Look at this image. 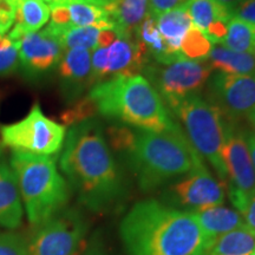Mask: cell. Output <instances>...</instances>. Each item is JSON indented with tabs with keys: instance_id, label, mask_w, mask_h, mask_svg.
I'll return each mask as SVG.
<instances>
[{
	"instance_id": "1",
	"label": "cell",
	"mask_w": 255,
	"mask_h": 255,
	"mask_svg": "<svg viewBox=\"0 0 255 255\" xmlns=\"http://www.w3.org/2000/svg\"><path fill=\"white\" fill-rule=\"evenodd\" d=\"M59 165L78 199L94 212L113 206L123 194V181L95 119L71 126L64 141Z\"/></svg>"
},
{
	"instance_id": "2",
	"label": "cell",
	"mask_w": 255,
	"mask_h": 255,
	"mask_svg": "<svg viewBox=\"0 0 255 255\" xmlns=\"http://www.w3.org/2000/svg\"><path fill=\"white\" fill-rule=\"evenodd\" d=\"M120 231L127 255H208L213 246L190 212L156 200L136 203Z\"/></svg>"
},
{
	"instance_id": "3",
	"label": "cell",
	"mask_w": 255,
	"mask_h": 255,
	"mask_svg": "<svg viewBox=\"0 0 255 255\" xmlns=\"http://www.w3.org/2000/svg\"><path fill=\"white\" fill-rule=\"evenodd\" d=\"M88 96L102 116L137 130L163 132L175 126L162 97L141 75L107 79L94 85Z\"/></svg>"
},
{
	"instance_id": "4",
	"label": "cell",
	"mask_w": 255,
	"mask_h": 255,
	"mask_svg": "<svg viewBox=\"0 0 255 255\" xmlns=\"http://www.w3.org/2000/svg\"><path fill=\"white\" fill-rule=\"evenodd\" d=\"M128 156L143 190L161 186L205 164L177 123L163 132L137 130L135 144Z\"/></svg>"
},
{
	"instance_id": "5",
	"label": "cell",
	"mask_w": 255,
	"mask_h": 255,
	"mask_svg": "<svg viewBox=\"0 0 255 255\" xmlns=\"http://www.w3.org/2000/svg\"><path fill=\"white\" fill-rule=\"evenodd\" d=\"M9 165L32 226L38 227L62 212L70 199V188L55 158L13 150Z\"/></svg>"
},
{
	"instance_id": "6",
	"label": "cell",
	"mask_w": 255,
	"mask_h": 255,
	"mask_svg": "<svg viewBox=\"0 0 255 255\" xmlns=\"http://www.w3.org/2000/svg\"><path fill=\"white\" fill-rule=\"evenodd\" d=\"M170 109L182 123V131L201 157L214 168L225 186L227 174L222 159L228 122L218 108L201 95H194L177 102Z\"/></svg>"
},
{
	"instance_id": "7",
	"label": "cell",
	"mask_w": 255,
	"mask_h": 255,
	"mask_svg": "<svg viewBox=\"0 0 255 255\" xmlns=\"http://www.w3.org/2000/svg\"><path fill=\"white\" fill-rule=\"evenodd\" d=\"M65 136V127L46 117L38 103L19 122L0 127L2 144L13 150L37 155L58 154Z\"/></svg>"
},
{
	"instance_id": "8",
	"label": "cell",
	"mask_w": 255,
	"mask_h": 255,
	"mask_svg": "<svg viewBox=\"0 0 255 255\" xmlns=\"http://www.w3.org/2000/svg\"><path fill=\"white\" fill-rule=\"evenodd\" d=\"M143 72L169 108L184 98L200 95L213 73L206 60L189 59L170 64L150 62Z\"/></svg>"
},
{
	"instance_id": "9",
	"label": "cell",
	"mask_w": 255,
	"mask_h": 255,
	"mask_svg": "<svg viewBox=\"0 0 255 255\" xmlns=\"http://www.w3.org/2000/svg\"><path fill=\"white\" fill-rule=\"evenodd\" d=\"M87 231V223L77 212L62 210L38 226L27 241V255H79Z\"/></svg>"
},
{
	"instance_id": "10",
	"label": "cell",
	"mask_w": 255,
	"mask_h": 255,
	"mask_svg": "<svg viewBox=\"0 0 255 255\" xmlns=\"http://www.w3.org/2000/svg\"><path fill=\"white\" fill-rule=\"evenodd\" d=\"M222 159L227 174L226 184L228 186L229 199L241 214L251 197L255 195V170L246 135L238 130L234 123L228 122Z\"/></svg>"
},
{
	"instance_id": "11",
	"label": "cell",
	"mask_w": 255,
	"mask_h": 255,
	"mask_svg": "<svg viewBox=\"0 0 255 255\" xmlns=\"http://www.w3.org/2000/svg\"><path fill=\"white\" fill-rule=\"evenodd\" d=\"M206 87V100L218 108L229 123L235 124L255 109V75L215 72Z\"/></svg>"
},
{
	"instance_id": "12",
	"label": "cell",
	"mask_w": 255,
	"mask_h": 255,
	"mask_svg": "<svg viewBox=\"0 0 255 255\" xmlns=\"http://www.w3.org/2000/svg\"><path fill=\"white\" fill-rule=\"evenodd\" d=\"M170 191L176 202L193 210L221 206L225 202V186L210 175L205 164L190 171Z\"/></svg>"
},
{
	"instance_id": "13",
	"label": "cell",
	"mask_w": 255,
	"mask_h": 255,
	"mask_svg": "<svg viewBox=\"0 0 255 255\" xmlns=\"http://www.w3.org/2000/svg\"><path fill=\"white\" fill-rule=\"evenodd\" d=\"M19 41V63L30 77H39L58 65L64 55L59 41L45 27L43 31L28 33Z\"/></svg>"
},
{
	"instance_id": "14",
	"label": "cell",
	"mask_w": 255,
	"mask_h": 255,
	"mask_svg": "<svg viewBox=\"0 0 255 255\" xmlns=\"http://www.w3.org/2000/svg\"><path fill=\"white\" fill-rule=\"evenodd\" d=\"M60 89L69 102H77L83 92L94 87L91 71V52L84 49L64 51L57 65Z\"/></svg>"
},
{
	"instance_id": "15",
	"label": "cell",
	"mask_w": 255,
	"mask_h": 255,
	"mask_svg": "<svg viewBox=\"0 0 255 255\" xmlns=\"http://www.w3.org/2000/svg\"><path fill=\"white\" fill-rule=\"evenodd\" d=\"M149 63L150 56L141 41L136 37L121 34L107 47V79L137 76L144 71Z\"/></svg>"
},
{
	"instance_id": "16",
	"label": "cell",
	"mask_w": 255,
	"mask_h": 255,
	"mask_svg": "<svg viewBox=\"0 0 255 255\" xmlns=\"http://www.w3.org/2000/svg\"><path fill=\"white\" fill-rule=\"evenodd\" d=\"M23 202L11 165L0 154V228L13 231L20 227Z\"/></svg>"
},
{
	"instance_id": "17",
	"label": "cell",
	"mask_w": 255,
	"mask_h": 255,
	"mask_svg": "<svg viewBox=\"0 0 255 255\" xmlns=\"http://www.w3.org/2000/svg\"><path fill=\"white\" fill-rule=\"evenodd\" d=\"M190 213L199 222L200 227L202 228L212 244H214L216 239L226 233L246 225L244 218L238 210L226 208L223 206L191 210Z\"/></svg>"
},
{
	"instance_id": "18",
	"label": "cell",
	"mask_w": 255,
	"mask_h": 255,
	"mask_svg": "<svg viewBox=\"0 0 255 255\" xmlns=\"http://www.w3.org/2000/svg\"><path fill=\"white\" fill-rule=\"evenodd\" d=\"M15 18L8 37L12 41L20 40L28 33H34L46 25L51 9L43 0H13Z\"/></svg>"
},
{
	"instance_id": "19",
	"label": "cell",
	"mask_w": 255,
	"mask_h": 255,
	"mask_svg": "<svg viewBox=\"0 0 255 255\" xmlns=\"http://www.w3.org/2000/svg\"><path fill=\"white\" fill-rule=\"evenodd\" d=\"M107 11L121 34L136 37L139 25L149 13V0H111Z\"/></svg>"
},
{
	"instance_id": "20",
	"label": "cell",
	"mask_w": 255,
	"mask_h": 255,
	"mask_svg": "<svg viewBox=\"0 0 255 255\" xmlns=\"http://www.w3.org/2000/svg\"><path fill=\"white\" fill-rule=\"evenodd\" d=\"M156 23L170 52L178 59H184L180 52L181 43L187 32L194 26L186 6H180L158 15L156 17Z\"/></svg>"
},
{
	"instance_id": "21",
	"label": "cell",
	"mask_w": 255,
	"mask_h": 255,
	"mask_svg": "<svg viewBox=\"0 0 255 255\" xmlns=\"http://www.w3.org/2000/svg\"><path fill=\"white\" fill-rule=\"evenodd\" d=\"M205 60L212 71L226 75H255V53L235 52L216 44Z\"/></svg>"
},
{
	"instance_id": "22",
	"label": "cell",
	"mask_w": 255,
	"mask_h": 255,
	"mask_svg": "<svg viewBox=\"0 0 255 255\" xmlns=\"http://www.w3.org/2000/svg\"><path fill=\"white\" fill-rule=\"evenodd\" d=\"M136 38L145 46L150 58L157 64H170L178 60L168 49L167 44L159 33L156 17L149 12L136 32Z\"/></svg>"
},
{
	"instance_id": "23",
	"label": "cell",
	"mask_w": 255,
	"mask_h": 255,
	"mask_svg": "<svg viewBox=\"0 0 255 255\" xmlns=\"http://www.w3.org/2000/svg\"><path fill=\"white\" fill-rule=\"evenodd\" d=\"M46 28L59 41L64 51L72 49L94 51L97 47L100 31L103 30L98 26H57L51 23Z\"/></svg>"
},
{
	"instance_id": "24",
	"label": "cell",
	"mask_w": 255,
	"mask_h": 255,
	"mask_svg": "<svg viewBox=\"0 0 255 255\" xmlns=\"http://www.w3.org/2000/svg\"><path fill=\"white\" fill-rule=\"evenodd\" d=\"M254 251L255 231L244 225L216 239L208 255H251Z\"/></svg>"
},
{
	"instance_id": "25",
	"label": "cell",
	"mask_w": 255,
	"mask_h": 255,
	"mask_svg": "<svg viewBox=\"0 0 255 255\" xmlns=\"http://www.w3.org/2000/svg\"><path fill=\"white\" fill-rule=\"evenodd\" d=\"M184 6L189 13L191 23L203 33L216 21L228 23L233 18L231 9L215 0H188Z\"/></svg>"
},
{
	"instance_id": "26",
	"label": "cell",
	"mask_w": 255,
	"mask_h": 255,
	"mask_svg": "<svg viewBox=\"0 0 255 255\" xmlns=\"http://www.w3.org/2000/svg\"><path fill=\"white\" fill-rule=\"evenodd\" d=\"M69 11L70 26H98L116 28L107 8L88 2H77L65 6Z\"/></svg>"
},
{
	"instance_id": "27",
	"label": "cell",
	"mask_w": 255,
	"mask_h": 255,
	"mask_svg": "<svg viewBox=\"0 0 255 255\" xmlns=\"http://www.w3.org/2000/svg\"><path fill=\"white\" fill-rule=\"evenodd\" d=\"M221 45L242 53H255V26L233 17L228 21L227 34Z\"/></svg>"
},
{
	"instance_id": "28",
	"label": "cell",
	"mask_w": 255,
	"mask_h": 255,
	"mask_svg": "<svg viewBox=\"0 0 255 255\" xmlns=\"http://www.w3.org/2000/svg\"><path fill=\"white\" fill-rule=\"evenodd\" d=\"M213 49V44L203 32L193 26L181 43L180 52L184 59L205 60Z\"/></svg>"
},
{
	"instance_id": "29",
	"label": "cell",
	"mask_w": 255,
	"mask_h": 255,
	"mask_svg": "<svg viewBox=\"0 0 255 255\" xmlns=\"http://www.w3.org/2000/svg\"><path fill=\"white\" fill-rule=\"evenodd\" d=\"M110 145L116 151L129 152L135 144L137 130L127 127L126 124H114L107 129Z\"/></svg>"
},
{
	"instance_id": "30",
	"label": "cell",
	"mask_w": 255,
	"mask_h": 255,
	"mask_svg": "<svg viewBox=\"0 0 255 255\" xmlns=\"http://www.w3.org/2000/svg\"><path fill=\"white\" fill-rule=\"evenodd\" d=\"M97 114L98 111L94 101L87 96L76 102L71 109L64 111L62 114V121L66 126H75L77 123L94 119L95 115Z\"/></svg>"
},
{
	"instance_id": "31",
	"label": "cell",
	"mask_w": 255,
	"mask_h": 255,
	"mask_svg": "<svg viewBox=\"0 0 255 255\" xmlns=\"http://www.w3.org/2000/svg\"><path fill=\"white\" fill-rule=\"evenodd\" d=\"M0 255H27V241L23 235L0 231Z\"/></svg>"
},
{
	"instance_id": "32",
	"label": "cell",
	"mask_w": 255,
	"mask_h": 255,
	"mask_svg": "<svg viewBox=\"0 0 255 255\" xmlns=\"http://www.w3.org/2000/svg\"><path fill=\"white\" fill-rule=\"evenodd\" d=\"M19 66V41H13L12 45L0 50V76L11 75Z\"/></svg>"
},
{
	"instance_id": "33",
	"label": "cell",
	"mask_w": 255,
	"mask_h": 255,
	"mask_svg": "<svg viewBox=\"0 0 255 255\" xmlns=\"http://www.w3.org/2000/svg\"><path fill=\"white\" fill-rule=\"evenodd\" d=\"M15 6L13 0H0V33L4 34L13 26Z\"/></svg>"
},
{
	"instance_id": "34",
	"label": "cell",
	"mask_w": 255,
	"mask_h": 255,
	"mask_svg": "<svg viewBox=\"0 0 255 255\" xmlns=\"http://www.w3.org/2000/svg\"><path fill=\"white\" fill-rule=\"evenodd\" d=\"M233 17L255 26V0H242L233 9Z\"/></svg>"
},
{
	"instance_id": "35",
	"label": "cell",
	"mask_w": 255,
	"mask_h": 255,
	"mask_svg": "<svg viewBox=\"0 0 255 255\" xmlns=\"http://www.w3.org/2000/svg\"><path fill=\"white\" fill-rule=\"evenodd\" d=\"M188 0H149V12L155 17L183 6Z\"/></svg>"
},
{
	"instance_id": "36",
	"label": "cell",
	"mask_w": 255,
	"mask_h": 255,
	"mask_svg": "<svg viewBox=\"0 0 255 255\" xmlns=\"http://www.w3.org/2000/svg\"><path fill=\"white\" fill-rule=\"evenodd\" d=\"M43 1L49 6L50 9H53L56 7H63V6H69L71 4H77V2H88V4H95L108 8L111 0H43Z\"/></svg>"
},
{
	"instance_id": "37",
	"label": "cell",
	"mask_w": 255,
	"mask_h": 255,
	"mask_svg": "<svg viewBox=\"0 0 255 255\" xmlns=\"http://www.w3.org/2000/svg\"><path fill=\"white\" fill-rule=\"evenodd\" d=\"M121 36L116 28H103L100 31L97 39V47H108Z\"/></svg>"
},
{
	"instance_id": "38",
	"label": "cell",
	"mask_w": 255,
	"mask_h": 255,
	"mask_svg": "<svg viewBox=\"0 0 255 255\" xmlns=\"http://www.w3.org/2000/svg\"><path fill=\"white\" fill-rule=\"evenodd\" d=\"M241 215L248 227L255 231V195L252 196L248 201Z\"/></svg>"
},
{
	"instance_id": "39",
	"label": "cell",
	"mask_w": 255,
	"mask_h": 255,
	"mask_svg": "<svg viewBox=\"0 0 255 255\" xmlns=\"http://www.w3.org/2000/svg\"><path fill=\"white\" fill-rule=\"evenodd\" d=\"M247 144H248V150H250L252 163H253L254 170H255V132H252L250 135L246 136Z\"/></svg>"
},
{
	"instance_id": "40",
	"label": "cell",
	"mask_w": 255,
	"mask_h": 255,
	"mask_svg": "<svg viewBox=\"0 0 255 255\" xmlns=\"http://www.w3.org/2000/svg\"><path fill=\"white\" fill-rule=\"evenodd\" d=\"M215 1H218L219 4H221L222 6H225V7L231 9L233 13V9H234L235 6H237L239 2H241L242 0H215Z\"/></svg>"
},
{
	"instance_id": "41",
	"label": "cell",
	"mask_w": 255,
	"mask_h": 255,
	"mask_svg": "<svg viewBox=\"0 0 255 255\" xmlns=\"http://www.w3.org/2000/svg\"><path fill=\"white\" fill-rule=\"evenodd\" d=\"M12 43H13V41L9 39L8 36H5V34L0 33V50L12 45Z\"/></svg>"
},
{
	"instance_id": "42",
	"label": "cell",
	"mask_w": 255,
	"mask_h": 255,
	"mask_svg": "<svg viewBox=\"0 0 255 255\" xmlns=\"http://www.w3.org/2000/svg\"><path fill=\"white\" fill-rule=\"evenodd\" d=\"M84 255H104V254H102V253H100V252L98 251H90L89 252V253H87V254H84Z\"/></svg>"
},
{
	"instance_id": "43",
	"label": "cell",
	"mask_w": 255,
	"mask_h": 255,
	"mask_svg": "<svg viewBox=\"0 0 255 255\" xmlns=\"http://www.w3.org/2000/svg\"><path fill=\"white\" fill-rule=\"evenodd\" d=\"M251 255H255V251H254V252H253V253H252Z\"/></svg>"
}]
</instances>
